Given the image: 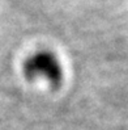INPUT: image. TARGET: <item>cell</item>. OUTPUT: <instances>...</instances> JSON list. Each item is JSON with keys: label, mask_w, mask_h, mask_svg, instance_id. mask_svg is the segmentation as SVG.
<instances>
[{"label": "cell", "mask_w": 128, "mask_h": 130, "mask_svg": "<svg viewBox=\"0 0 128 130\" xmlns=\"http://www.w3.org/2000/svg\"><path fill=\"white\" fill-rule=\"evenodd\" d=\"M25 75L29 79L44 78L52 87L60 84L63 78V70L59 59L50 51H39L30 57L24 64Z\"/></svg>", "instance_id": "cell-1"}]
</instances>
